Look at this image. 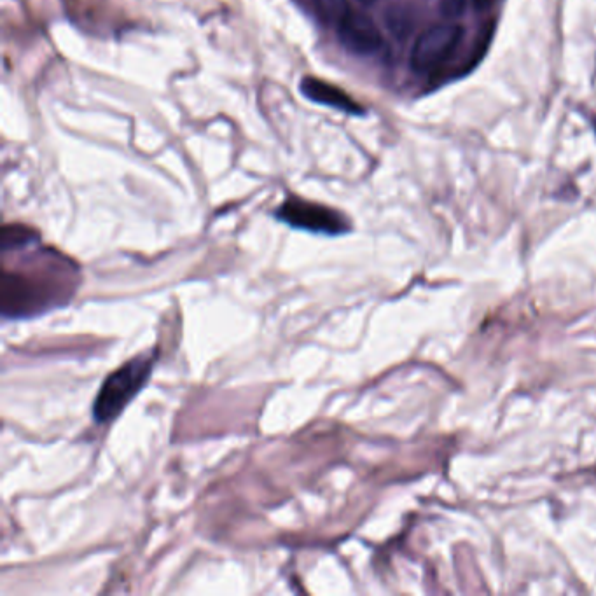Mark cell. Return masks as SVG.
I'll list each match as a JSON object with an SVG mask.
<instances>
[{"instance_id": "1", "label": "cell", "mask_w": 596, "mask_h": 596, "mask_svg": "<svg viewBox=\"0 0 596 596\" xmlns=\"http://www.w3.org/2000/svg\"><path fill=\"white\" fill-rule=\"evenodd\" d=\"M79 273L69 259H44L42 266L4 268L2 313L4 317H28L48 312L65 303L76 291Z\"/></svg>"}, {"instance_id": "2", "label": "cell", "mask_w": 596, "mask_h": 596, "mask_svg": "<svg viewBox=\"0 0 596 596\" xmlns=\"http://www.w3.org/2000/svg\"><path fill=\"white\" fill-rule=\"evenodd\" d=\"M156 354L139 355L107 376L93 404V416L98 423L112 422L139 394L151 378Z\"/></svg>"}, {"instance_id": "3", "label": "cell", "mask_w": 596, "mask_h": 596, "mask_svg": "<svg viewBox=\"0 0 596 596\" xmlns=\"http://www.w3.org/2000/svg\"><path fill=\"white\" fill-rule=\"evenodd\" d=\"M464 37V27L458 23H437L416 39L411 51V67L416 72H430L450 58Z\"/></svg>"}, {"instance_id": "4", "label": "cell", "mask_w": 596, "mask_h": 596, "mask_svg": "<svg viewBox=\"0 0 596 596\" xmlns=\"http://www.w3.org/2000/svg\"><path fill=\"white\" fill-rule=\"evenodd\" d=\"M278 219L292 228L306 229L324 235H343L350 229L347 219L333 208L312 201L291 198L278 208Z\"/></svg>"}, {"instance_id": "5", "label": "cell", "mask_w": 596, "mask_h": 596, "mask_svg": "<svg viewBox=\"0 0 596 596\" xmlns=\"http://www.w3.org/2000/svg\"><path fill=\"white\" fill-rule=\"evenodd\" d=\"M341 44L355 55H373L383 46L382 32L375 21L355 9H348L336 23Z\"/></svg>"}, {"instance_id": "6", "label": "cell", "mask_w": 596, "mask_h": 596, "mask_svg": "<svg viewBox=\"0 0 596 596\" xmlns=\"http://www.w3.org/2000/svg\"><path fill=\"white\" fill-rule=\"evenodd\" d=\"M301 93L306 98H310L312 102L333 107L338 111L348 112V114L362 112L361 105L355 104L354 98L347 95L338 86L326 83V81L317 79V77H305L301 81Z\"/></svg>"}, {"instance_id": "7", "label": "cell", "mask_w": 596, "mask_h": 596, "mask_svg": "<svg viewBox=\"0 0 596 596\" xmlns=\"http://www.w3.org/2000/svg\"><path fill=\"white\" fill-rule=\"evenodd\" d=\"M467 2H469V0H443L441 11H443L444 16L453 18V16H458V14L464 11Z\"/></svg>"}, {"instance_id": "8", "label": "cell", "mask_w": 596, "mask_h": 596, "mask_svg": "<svg viewBox=\"0 0 596 596\" xmlns=\"http://www.w3.org/2000/svg\"><path fill=\"white\" fill-rule=\"evenodd\" d=\"M492 2L493 0H472V4H474V7H476L478 11H483L486 7L492 6Z\"/></svg>"}, {"instance_id": "9", "label": "cell", "mask_w": 596, "mask_h": 596, "mask_svg": "<svg viewBox=\"0 0 596 596\" xmlns=\"http://www.w3.org/2000/svg\"><path fill=\"white\" fill-rule=\"evenodd\" d=\"M362 4H366V6H371V4H375L376 0H359Z\"/></svg>"}]
</instances>
